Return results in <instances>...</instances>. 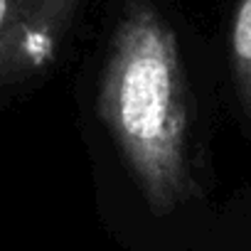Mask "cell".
Segmentation results:
<instances>
[{"label":"cell","mask_w":251,"mask_h":251,"mask_svg":"<svg viewBox=\"0 0 251 251\" xmlns=\"http://www.w3.org/2000/svg\"><path fill=\"white\" fill-rule=\"evenodd\" d=\"M246 251H251V244H249V249H246Z\"/></svg>","instance_id":"cell-4"},{"label":"cell","mask_w":251,"mask_h":251,"mask_svg":"<svg viewBox=\"0 0 251 251\" xmlns=\"http://www.w3.org/2000/svg\"><path fill=\"white\" fill-rule=\"evenodd\" d=\"M229 67L241 113L251 123V0H239L229 25Z\"/></svg>","instance_id":"cell-3"},{"label":"cell","mask_w":251,"mask_h":251,"mask_svg":"<svg viewBox=\"0 0 251 251\" xmlns=\"http://www.w3.org/2000/svg\"><path fill=\"white\" fill-rule=\"evenodd\" d=\"M99 116L155 214H170L197 197L182 54L151 0H128L113 25Z\"/></svg>","instance_id":"cell-1"},{"label":"cell","mask_w":251,"mask_h":251,"mask_svg":"<svg viewBox=\"0 0 251 251\" xmlns=\"http://www.w3.org/2000/svg\"><path fill=\"white\" fill-rule=\"evenodd\" d=\"M81 0H0V79H27L59 54Z\"/></svg>","instance_id":"cell-2"}]
</instances>
